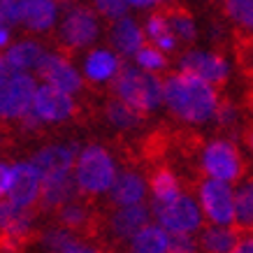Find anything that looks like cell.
<instances>
[{
    "label": "cell",
    "instance_id": "obj_1",
    "mask_svg": "<svg viewBox=\"0 0 253 253\" xmlns=\"http://www.w3.org/2000/svg\"><path fill=\"white\" fill-rule=\"evenodd\" d=\"M163 102L176 119L186 123H202L214 114L218 98L209 82L181 70L163 82Z\"/></svg>",
    "mask_w": 253,
    "mask_h": 253
},
{
    "label": "cell",
    "instance_id": "obj_2",
    "mask_svg": "<svg viewBox=\"0 0 253 253\" xmlns=\"http://www.w3.org/2000/svg\"><path fill=\"white\" fill-rule=\"evenodd\" d=\"M112 88L116 98L130 105L139 114L154 112L163 102V82L151 72L130 65H119L116 75L112 77Z\"/></svg>",
    "mask_w": 253,
    "mask_h": 253
},
{
    "label": "cell",
    "instance_id": "obj_3",
    "mask_svg": "<svg viewBox=\"0 0 253 253\" xmlns=\"http://www.w3.org/2000/svg\"><path fill=\"white\" fill-rule=\"evenodd\" d=\"M116 176V165L109 151L100 144L86 146L79 154L77 165H75V184L77 193L93 198L100 193L109 191V186Z\"/></svg>",
    "mask_w": 253,
    "mask_h": 253
},
{
    "label": "cell",
    "instance_id": "obj_4",
    "mask_svg": "<svg viewBox=\"0 0 253 253\" xmlns=\"http://www.w3.org/2000/svg\"><path fill=\"white\" fill-rule=\"evenodd\" d=\"M202 172L218 181H239L244 174V158L228 139H214L202 149Z\"/></svg>",
    "mask_w": 253,
    "mask_h": 253
},
{
    "label": "cell",
    "instance_id": "obj_5",
    "mask_svg": "<svg viewBox=\"0 0 253 253\" xmlns=\"http://www.w3.org/2000/svg\"><path fill=\"white\" fill-rule=\"evenodd\" d=\"M154 214L165 232H195L202 225L200 209L188 195H176L169 202H154Z\"/></svg>",
    "mask_w": 253,
    "mask_h": 253
},
{
    "label": "cell",
    "instance_id": "obj_6",
    "mask_svg": "<svg viewBox=\"0 0 253 253\" xmlns=\"http://www.w3.org/2000/svg\"><path fill=\"white\" fill-rule=\"evenodd\" d=\"M200 205L209 216V221L216 225H230L235 214V193L228 186V181L218 179H205L198 184Z\"/></svg>",
    "mask_w": 253,
    "mask_h": 253
},
{
    "label": "cell",
    "instance_id": "obj_7",
    "mask_svg": "<svg viewBox=\"0 0 253 253\" xmlns=\"http://www.w3.org/2000/svg\"><path fill=\"white\" fill-rule=\"evenodd\" d=\"M95 38H98V19L93 14V9L84 5L70 9L61 26V44L68 51H77V49L93 44Z\"/></svg>",
    "mask_w": 253,
    "mask_h": 253
},
{
    "label": "cell",
    "instance_id": "obj_8",
    "mask_svg": "<svg viewBox=\"0 0 253 253\" xmlns=\"http://www.w3.org/2000/svg\"><path fill=\"white\" fill-rule=\"evenodd\" d=\"M35 79L26 72H16L14 77L0 84V119H19L33 105Z\"/></svg>",
    "mask_w": 253,
    "mask_h": 253
},
{
    "label": "cell",
    "instance_id": "obj_9",
    "mask_svg": "<svg viewBox=\"0 0 253 253\" xmlns=\"http://www.w3.org/2000/svg\"><path fill=\"white\" fill-rule=\"evenodd\" d=\"M31 109L42 121H49V123L68 121V119H72L77 114V105H75V100L70 98V93H63L49 84L35 88Z\"/></svg>",
    "mask_w": 253,
    "mask_h": 253
},
{
    "label": "cell",
    "instance_id": "obj_10",
    "mask_svg": "<svg viewBox=\"0 0 253 253\" xmlns=\"http://www.w3.org/2000/svg\"><path fill=\"white\" fill-rule=\"evenodd\" d=\"M35 211L31 207L14 205L12 200H0V237L2 244L14 249L31 235Z\"/></svg>",
    "mask_w": 253,
    "mask_h": 253
},
{
    "label": "cell",
    "instance_id": "obj_11",
    "mask_svg": "<svg viewBox=\"0 0 253 253\" xmlns=\"http://www.w3.org/2000/svg\"><path fill=\"white\" fill-rule=\"evenodd\" d=\"M35 70H38V75L44 79L46 84L58 88V91L70 93V95L82 91V77H79L77 70L70 65L63 54H44Z\"/></svg>",
    "mask_w": 253,
    "mask_h": 253
},
{
    "label": "cell",
    "instance_id": "obj_12",
    "mask_svg": "<svg viewBox=\"0 0 253 253\" xmlns=\"http://www.w3.org/2000/svg\"><path fill=\"white\" fill-rule=\"evenodd\" d=\"M40 184H42V174L33 163H16L12 168V179H9L7 195L14 205L21 207H33L38 202Z\"/></svg>",
    "mask_w": 253,
    "mask_h": 253
},
{
    "label": "cell",
    "instance_id": "obj_13",
    "mask_svg": "<svg viewBox=\"0 0 253 253\" xmlns=\"http://www.w3.org/2000/svg\"><path fill=\"white\" fill-rule=\"evenodd\" d=\"M184 72H193L209 84L223 86L228 79V61L221 54H207V51H188L179 61Z\"/></svg>",
    "mask_w": 253,
    "mask_h": 253
},
{
    "label": "cell",
    "instance_id": "obj_14",
    "mask_svg": "<svg viewBox=\"0 0 253 253\" xmlns=\"http://www.w3.org/2000/svg\"><path fill=\"white\" fill-rule=\"evenodd\" d=\"M75 195H77V184H75V176H70V174L42 176L38 205H40V209H42V211H54V209L63 207L65 202L75 200Z\"/></svg>",
    "mask_w": 253,
    "mask_h": 253
},
{
    "label": "cell",
    "instance_id": "obj_15",
    "mask_svg": "<svg viewBox=\"0 0 253 253\" xmlns=\"http://www.w3.org/2000/svg\"><path fill=\"white\" fill-rule=\"evenodd\" d=\"M75 158H77V144L70 146H44L33 156V165L38 168L42 176H54V174H70V169L75 168Z\"/></svg>",
    "mask_w": 253,
    "mask_h": 253
},
{
    "label": "cell",
    "instance_id": "obj_16",
    "mask_svg": "<svg viewBox=\"0 0 253 253\" xmlns=\"http://www.w3.org/2000/svg\"><path fill=\"white\" fill-rule=\"evenodd\" d=\"M146 184L144 179L132 172V169H123L121 174L114 176V181L109 186V200L116 207H128V205H139L144 200Z\"/></svg>",
    "mask_w": 253,
    "mask_h": 253
},
{
    "label": "cell",
    "instance_id": "obj_17",
    "mask_svg": "<svg viewBox=\"0 0 253 253\" xmlns=\"http://www.w3.org/2000/svg\"><path fill=\"white\" fill-rule=\"evenodd\" d=\"M146 223H149V209L142 207V205H128V207H121L119 211L109 216L107 225L112 237L119 239V242H126L137 230H142Z\"/></svg>",
    "mask_w": 253,
    "mask_h": 253
},
{
    "label": "cell",
    "instance_id": "obj_18",
    "mask_svg": "<svg viewBox=\"0 0 253 253\" xmlns=\"http://www.w3.org/2000/svg\"><path fill=\"white\" fill-rule=\"evenodd\" d=\"M19 21L31 31H49L56 21L54 0H19Z\"/></svg>",
    "mask_w": 253,
    "mask_h": 253
},
{
    "label": "cell",
    "instance_id": "obj_19",
    "mask_svg": "<svg viewBox=\"0 0 253 253\" xmlns=\"http://www.w3.org/2000/svg\"><path fill=\"white\" fill-rule=\"evenodd\" d=\"M109 42H112L123 56H132L144 46V33H142V28H139L132 19L121 16V19L109 28Z\"/></svg>",
    "mask_w": 253,
    "mask_h": 253
},
{
    "label": "cell",
    "instance_id": "obj_20",
    "mask_svg": "<svg viewBox=\"0 0 253 253\" xmlns=\"http://www.w3.org/2000/svg\"><path fill=\"white\" fill-rule=\"evenodd\" d=\"M232 225L237 235H253V176L244 179L235 193V214Z\"/></svg>",
    "mask_w": 253,
    "mask_h": 253
},
{
    "label": "cell",
    "instance_id": "obj_21",
    "mask_svg": "<svg viewBox=\"0 0 253 253\" xmlns=\"http://www.w3.org/2000/svg\"><path fill=\"white\" fill-rule=\"evenodd\" d=\"M56 211H58V214H56L58 223L72 232H93V228H95V216H93L91 209L86 207V205H82V202L70 200V202H65V205L58 207Z\"/></svg>",
    "mask_w": 253,
    "mask_h": 253
},
{
    "label": "cell",
    "instance_id": "obj_22",
    "mask_svg": "<svg viewBox=\"0 0 253 253\" xmlns=\"http://www.w3.org/2000/svg\"><path fill=\"white\" fill-rule=\"evenodd\" d=\"M237 230L225 228V225H209L200 232V246L205 253H230L237 244Z\"/></svg>",
    "mask_w": 253,
    "mask_h": 253
},
{
    "label": "cell",
    "instance_id": "obj_23",
    "mask_svg": "<svg viewBox=\"0 0 253 253\" xmlns=\"http://www.w3.org/2000/svg\"><path fill=\"white\" fill-rule=\"evenodd\" d=\"M163 14V19L168 21V26L172 28L174 38L184 40V42H193L195 35H198V28H195V21H193L191 12L181 5H165V7L158 9Z\"/></svg>",
    "mask_w": 253,
    "mask_h": 253
},
{
    "label": "cell",
    "instance_id": "obj_24",
    "mask_svg": "<svg viewBox=\"0 0 253 253\" xmlns=\"http://www.w3.org/2000/svg\"><path fill=\"white\" fill-rule=\"evenodd\" d=\"M130 253H168V232L146 223L130 237Z\"/></svg>",
    "mask_w": 253,
    "mask_h": 253
},
{
    "label": "cell",
    "instance_id": "obj_25",
    "mask_svg": "<svg viewBox=\"0 0 253 253\" xmlns=\"http://www.w3.org/2000/svg\"><path fill=\"white\" fill-rule=\"evenodd\" d=\"M121 61L116 58L112 51H105V49H100V51H93L88 58H86V77L91 79V82H107L116 75V70H119Z\"/></svg>",
    "mask_w": 253,
    "mask_h": 253
},
{
    "label": "cell",
    "instance_id": "obj_26",
    "mask_svg": "<svg viewBox=\"0 0 253 253\" xmlns=\"http://www.w3.org/2000/svg\"><path fill=\"white\" fill-rule=\"evenodd\" d=\"M151 191H154V202L163 205L181 195V181L169 168H158L151 174Z\"/></svg>",
    "mask_w": 253,
    "mask_h": 253
},
{
    "label": "cell",
    "instance_id": "obj_27",
    "mask_svg": "<svg viewBox=\"0 0 253 253\" xmlns=\"http://www.w3.org/2000/svg\"><path fill=\"white\" fill-rule=\"evenodd\" d=\"M223 12L235 26V35L253 33V0H223Z\"/></svg>",
    "mask_w": 253,
    "mask_h": 253
},
{
    "label": "cell",
    "instance_id": "obj_28",
    "mask_svg": "<svg viewBox=\"0 0 253 253\" xmlns=\"http://www.w3.org/2000/svg\"><path fill=\"white\" fill-rule=\"evenodd\" d=\"M7 61L14 65L19 72L21 70H31V68H38V63L42 61V56H44V49H42V44H38V42H19V44L9 46L7 54Z\"/></svg>",
    "mask_w": 253,
    "mask_h": 253
},
{
    "label": "cell",
    "instance_id": "obj_29",
    "mask_svg": "<svg viewBox=\"0 0 253 253\" xmlns=\"http://www.w3.org/2000/svg\"><path fill=\"white\" fill-rule=\"evenodd\" d=\"M105 114H107L109 123L116 126V128H121V130L137 128L139 123H142V116H144V114H139V112H135L130 105H126V102L119 98L109 100L107 105H105Z\"/></svg>",
    "mask_w": 253,
    "mask_h": 253
},
{
    "label": "cell",
    "instance_id": "obj_30",
    "mask_svg": "<svg viewBox=\"0 0 253 253\" xmlns=\"http://www.w3.org/2000/svg\"><path fill=\"white\" fill-rule=\"evenodd\" d=\"M144 31H146V35H149V40H151L158 49H163V51H172L176 46L174 33H172V28L168 26V21L163 19L161 12H154V14L146 19Z\"/></svg>",
    "mask_w": 253,
    "mask_h": 253
},
{
    "label": "cell",
    "instance_id": "obj_31",
    "mask_svg": "<svg viewBox=\"0 0 253 253\" xmlns=\"http://www.w3.org/2000/svg\"><path fill=\"white\" fill-rule=\"evenodd\" d=\"M211 116H216V123L221 126L223 130H235L239 121H242V112H239L237 102L230 98H223L221 102H216V109Z\"/></svg>",
    "mask_w": 253,
    "mask_h": 253
},
{
    "label": "cell",
    "instance_id": "obj_32",
    "mask_svg": "<svg viewBox=\"0 0 253 253\" xmlns=\"http://www.w3.org/2000/svg\"><path fill=\"white\" fill-rule=\"evenodd\" d=\"M75 239H77V235L61 225V228H49V230L40 237V244L49 253H61L63 249H65L70 242H75Z\"/></svg>",
    "mask_w": 253,
    "mask_h": 253
},
{
    "label": "cell",
    "instance_id": "obj_33",
    "mask_svg": "<svg viewBox=\"0 0 253 253\" xmlns=\"http://www.w3.org/2000/svg\"><path fill=\"white\" fill-rule=\"evenodd\" d=\"M135 61L142 70L146 72H156V70H165L168 68V58L156 49V46H142L137 54H135Z\"/></svg>",
    "mask_w": 253,
    "mask_h": 253
},
{
    "label": "cell",
    "instance_id": "obj_34",
    "mask_svg": "<svg viewBox=\"0 0 253 253\" xmlns=\"http://www.w3.org/2000/svg\"><path fill=\"white\" fill-rule=\"evenodd\" d=\"M168 253H198L191 232H168Z\"/></svg>",
    "mask_w": 253,
    "mask_h": 253
},
{
    "label": "cell",
    "instance_id": "obj_35",
    "mask_svg": "<svg viewBox=\"0 0 253 253\" xmlns=\"http://www.w3.org/2000/svg\"><path fill=\"white\" fill-rule=\"evenodd\" d=\"M95 7L107 19H121L128 12V0H95Z\"/></svg>",
    "mask_w": 253,
    "mask_h": 253
},
{
    "label": "cell",
    "instance_id": "obj_36",
    "mask_svg": "<svg viewBox=\"0 0 253 253\" xmlns=\"http://www.w3.org/2000/svg\"><path fill=\"white\" fill-rule=\"evenodd\" d=\"M19 23V0H0V28Z\"/></svg>",
    "mask_w": 253,
    "mask_h": 253
},
{
    "label": "cell",
    "instance_id": "obj_37",
    "mask_svg": "<svg viewBox=\"0 0 253 253\" xmlns=\"http://www.w3.org/2000/svg\"><path fill=\"white\" fill-rule=\"evenodd\" d=\"M19 121H21V128L23 130H28V132H35V130H40V126H42V119H40L33 109H28L23 116H19Z\"/></svg>",
    "mask_w": 253,
    "mask_h": 253
},
{
    "label": "cell",
    "instance_id": "obj_38",
    "mask_svg": "<svg viewBox=\"0 0 253 253\" xmlns=\"http://www.w3.org/2000/svg\"><path fill=\"white\" fill-rule=\"evenodd\" d=\"M61 253H100V249L98 246H93V244H86V242L75 239V242H70Z\"/></svg>",
    "mask_w": 253,
    "mask_h": 253
},
{
    "label": "cell",
    "instance_id": "obj_39",
    "mask_svg": "<svg viewBox=\"0 0 253 253\" xmlns=\"http://www.w3.org/2000/svg\"><path fill=\"white\" fill-rule=\"evenodd\" d=\"M19 70L12 65V63L7 61V56L5 54H0V84H5V82H9V79L14 77Z\"/></svg>",
    "mask_w": 253,
    "mask_h": 253
},
{
    "label": "cell",
    "instance_id": "obj_40",
    "mask_svg": "<svg viewBox=\"0 0 253 253\" xmlns=\"http://www.w3.org/2000/svg\"><path fill=\"white\" fill-rule=\"evenodd\" d=\"M9 179H12V168L0 163V198L7 195V188H9Z\"/></svg>",
    "mask_w": 253,
    "mask_h": 253
},
{
    "label": "cell",
    "instance_id": "obj_41",
    "mask_svg": "<svg viewBox=\"0 0 253 253\" xmlns=\"http://www.w3.org/2000/svg\"><path fill=\"white\" fill-rule=\"evenodd\" d=\"M230 253H253V235H249L244 239H237V244H235V249Z\"/></svg>",
    "mask_w": 253,
    "mask_h": 253
},
{
    "label": "cell",
    "instance_id": "obj_42",
    "mask_svg": "<svg viewBox=\"0 0 253 253\" xmlns=\"http://www.w3.org/2000/svg\"><path fill=\"white\" fill-rule=\"evenodd\" d=\"M156 2H163V0H128V5H135V7H149Z\"/></svg>",
    "mask_w": 253,
    "mask_h": 253
},
{
    "label": "cell",
    "instance_id": "obj_43",
    "mask_svg": "<svg viewBox=\"0 0 253 253\" xmlns=\"http://www.w3.org/2000/svg\"><path fill=\"white\" fill-rule=\"evenodd\" d=\"M9 42V28H0V46H5Z\"/></svg>",
    "mask_w": 253,
    "mask_h": 253
},
{
    "label": "cell",
    "instance_id": "obj_44",
    "mask_svg": "<svg viewBox=\"0 0 253 253\" xmlns=\"http://www.w3.org/2000/svg\"><path fill=\"white\" fill-rule=\"evenodd\" d=\"M246 144L251 146V151H253V123L249 126V130H246Z\"/></svg>",
    "mask_w": 253,
    "mask_h": 253
},
{
    "label": "cell",
    "instance_id": "obj_45",
    "mask_svg": "<svg viewBox=\"0 0 253 253\" xmlns=\"http://www.w3.org/2000/svg\"><path fill=\"white\" fill-rule=\"evenodd\" d=\"M242 70H244V75H246V77H249V79L253 82V61H251V63H246V65H244Z\"/></svg>",
    "mask_w": 253,
    "mask_h": 253
},
{
    "label": "cell",
    "instance_id": "obj_46",
    "mask_svg": "<svg viewBox=\"0 0 253 253\" xmlns=\"http://www.w3.org/2000/svg\"><path fill=\"white\" fill-rule=\"evenodd\" d=\"M54 2H68V0H54Z\"/></svg>",
    "mask_w": 253,
    "mask_h": 253
}]
</instances>
